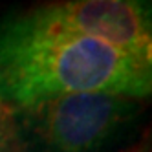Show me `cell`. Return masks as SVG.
I'll list each match as a JSON object with an SVG mask.
<instances>
[{
  "label": "cell",
  "mask_w": 152,
  "mask_h": 152,
  "mask_svg": "<svg viewBox=\"0 0 152 152\" xmlns=\"http://www.w3.org/2000/svg\"><path fill=\"white\" fill-rule=\"evenodd\" d=\"M123 152H152V121L148 123V126L141 132L139 139L134 145H130L126 150Z\"/></svg>",
  "instance_id": "5b68a950"
},
{
  "label": "cell",
  "mask_w": 152,
  "mask_h": 152,
  "mask_svg": "<svg viewBox=\"0 0 152 152\" xmlns=\"http://www.w3.org/2000/svg\"><path fill=\"white\" fill-rule=\"evenodd\" d=\"M0 152H29L7 104L0 110Z\"/></svg>",
  "instance_id": "277c9868"
},
{
  "label": "cell",
  "mask_w": 152,
  "mask_h": 152,
  "mask_svg": "<svg viewBox=\"0 0 152 152\" xmlns=\"http://www.w3.org/2000/svg\"><path fill=\"white\" fill-rule=\"evenodd\" d=\"M141 110V101L112 94H68L26 108L50 152H99Z\"/></svg>",
  "instance_id": "7a4b0ae2"
},
{
  "label": "cell",
  "mask_w": 152,
  "mask_h": 152,
  "mask_svg": "<svg viewBox=\"0 0 152 152\" xmlns=\"http://www.w3.org/2000/svg\"><path fill=\"white\" fill-rule=\"evenodd\" d=\"M68 94L152 97V66L95 37L18 13L0 24V99L26 110Z\"/></svg>",
  "instance_id": "6da1fadb"
},
{
  "label": "cell",
  "mask_w": 152,
  "mask_h": 152,
  "mask_svg": "<svg viewBox=\"0 0 152 152\" xmlns=\"http://www.w3.org/2000/svg\"><path fill=\"white\" fill-rule=\"evenodd\" d=\"M24 17L42 26L95 37L152 66V4L139 0H72L31 7Z\"/></svg>",
  "instance_id": "3957f363"
},
{
  "label": "cell",
  "mask_w": 152,
  "mask_h": 152,
  "mask_svg": "<svg viewBox=\"0 0 152 152\" xmlns=\"http://www.w3.org/2000/svg\"><path fill=\"white\" fill-rule=\"evenodd\" d=\"M4 106H6V104H4V101H2V99H0V110H2V108H4Z\"/></svg>",
  "instance_id": "8992f818"
}]
</instances>
